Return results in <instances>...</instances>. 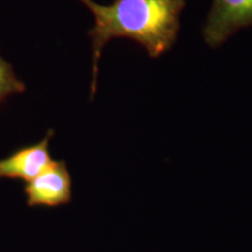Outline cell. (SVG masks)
Segmentation results:
<instances>
[{
  "instance_id": "1",
  "label": "cell",
  "mask_w": 252,
  "mask_h": 252,
  "mask_svg": "<svg viewBox=\"0 0 252 252\" xmlns=\"http://www.w3.org/2000/svg\"><path fill=\"white\" fill-rule=\"evenodd\" d=\"M94 18L89 31L93 40V83L91 96L97 89L98 61L103 47L115 37L137 41L158 58L167 52L178 37L180 14L186 0H115L111 5H99L93 0H81Z\"/></svg>"
},
{
  "instance_id": "3",
  "label": "cell",
  "mask_w": 252,
  "mask_h": 252,
  "mask_svg": "<svg viewBox=\"0 0 252 252\" xmlns=\"http://www.w3.org/2000/svg\"><path fill=\"white\" fill-rule=\"evenodd\" d=\"M72 180L67 163L53 161L48 168L27 182L25 194L30 207L54 208L71 202Z\"/></svg>"
},
{
  "instance_id": "4",
  "label": "cell",
  "mask_w": 252,
  "mask_h": 252,
  "mask_svg": "<svg viewBox=\"0 0 252 252\" xmlns=\"http://www.w3.org/2000/svg\"><path fill=\"white\" fill-rule=\"evenodd\" d=\"M54 131L50 130L40 143L18 150L0 160V179H21L30 182L48 168L54 160L49 152V141Z\"/></svg>"
},
{
  "instance_id": "2",
  "label": "cell",
  "mask_w": 252,
  "mask_h": 252,
  "mask_svg": "<svg viewBox=\"0 0 252 252\" xmlns=\"http://www.w3.org/2000/svg\"><path fill=\"white\" fill-rule=\"evenodd\" d=\"M252 26V0H214L203 27L210 47H219L236 32Z\"/></svg>"
},
{
  "instance_id": "5",
  "label": "cell",
  "mask_w": 252,
  "mask_h": 252,
  "mask_svg": "<svg viewBox=\"0 0 252 252\" xmlns=\"http://www.w3.org/2000/svg\"><path fill=\"white\" fill-rule=\"evenodd\" d=\"M25 90L23 82L15 76L11 65L0 56V103L11 94Z\"/></svg>"
}]
</instances>
